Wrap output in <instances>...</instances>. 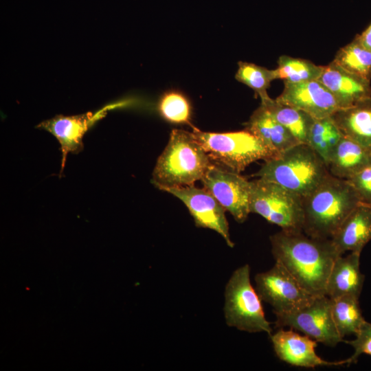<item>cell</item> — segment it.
I'll return each instance as SVG.
<instances>
[{
	"label": "cell",
	"mask_w": 371,
	"mask_h": 371,
	"mask_svg": "<svg viewBox=\"0 0 371 371\" xmlns=\"http://www.w3.org/2000/svg\"><path fill=\"white\" fill-rule=\"evenodd\" d=\"M272 254L315 297L326 295L333 265L341 255L330 239L282 229L270 236Z\"/></svg>",
	"instance_id": "6da1fadb"
},
{
	"label": "cell",
	"mask_w": 371,
	"mask_h": 371,
	"mask_svg": "<svg viewBox=\"0 0 371 371\" xmlns=\"http://www.w3.org/2000/svg\"><path fill=\"white\" fill-rule=\"evenodd\" d=\"M360 203L346 179L330 173L303 198V232L312 237L330 239L337 228Z\"/></svg>",
	"instance_id": "7a4b0ae2"
},
{
	"label": "cell",
	"mask_w": 371,
	"mask_h": 371,
	"mask_svg": "<svg viewBox=\"0 0 371 371\" xmlns=\"http://www.w3.org/2000/svg\"><path fill=\"white\" fill-rule=\"evenodd\" d=\"M214 164L192 132L173 129L158 157L152 182L161 190L192 186L201 181Z\"/></svg>",
	"instance_id": "3957f363"
},
{
	"label": "cell",
	"mask_w": 371,
	"mask_h": 371,
	"mask_svg": "<svg viewBox=\"0 0 371 371\" xmlns=\"http://www.w3.org/2000/svg\"><path fill=\"white\" fill-rule=\"evenodd\" d=\"M329 173L323 159L310 146L298 144L265 160L254 176L276 183L303 199Z\"/></svg>",
	"instance_id": "277c9868"
},
{
	"label": "cell",
	"mask_w": 371,
	"mask_h": 371,
	"mask_svg": "<svg viewBox=\"0 0 371 371\" xmlns=\"http://www.w3.org/2000/svg\"><path fill=\"white\" fill-rule=\"evenodd\" d=\"M195 139L212 162L240 173L258 160L271 159L276 155L254 134L244 131L212 133L192 127Z\"/></svg>",
	"instance_id": "5b68a950"
},
{
	"label": "cell",
	"mask_w": 371,
	"mask_h": 371,
	"mask_svg": "<svg viewBox=\"0 0 371 371\" xmlns=\"http://www.w3.org/2000/svg\"><path fill=\"white\" fill-rule=\"evenodd\" d=\"M256 289L250 281V268L245 264L236 269L225 289L224 315L231 327L248 333L265 332L272 329L267 320Z\"/></svg>",
	"instance_id": "8992f818"
},
{
	"label": "cell",
	"mask_w": 371,
	"mask_h": 371,
	"mask_svg": "<svg viewBox=\"0 0 371 371\" xmlns=\"http://www.w3.org/2000/svg\"><path fill=\"white\" fill-rule=\"evenodd\" d=\"M249 208L283 230L303 231V199L276 183L251 181Z\"/></svg>",
	"instance_id": "52a82bcc"
},
{
	"label": "cell",
	"mask_w": 371,
	"mask_h": 371,
	"mask_svg": "<svg viewBox=\"0 0 371 371\" xmlns=\"http://www.w3.org/2000/svg\"><path fill=\"white\" fill-rule=\"evenodd\" d=\"M332 301L326 295L315 297L295 311L276 314L278 328L289 327L327 346L335 347L344 341L339 335L331 313Z\"/></svg>",
	"instance_id": "ba28073f"
},
{
	"label": "cell",
	"mask_w": 371,
	"mask_h": 371,
	"mask_svg": "<svg viewBox=\"0 0 371 371\" xmlns=\"http://www.w3.org/2000/svg\"><path fill=\"white\" fill-rule=\"evenodd\" d=\"M255 283L260 298L271 306L275 315L299 309L315 297L277 261L270 269L256 274Z\"/></svg>",
	"instance_id": "9c48e42d"
},
{
	"label": "cell",
	"mask_w": 371,
	"mask_h": 371,
	"mask_svg": "<svg viewBox=\"0 0 371 371\" xmlns=\"http://www.w3.org/2000/svg\"><path fill=\"white\" fill-rule=\"evenodd\" d=\"M207 190L222 207L238 223H243L250 212L251 181L214 164L201 179Z\"/></svg>",
	"instance_id": "30bf717a"
},
{
	"label": "cell",
	"mask_w": 371,
	"mask_h": 371,
	"mask_svg": "<svg viewBox=\"0 0 371 371\" xmlns=\"http://www.w3.org/2000/svg\"><path fill=\"white\" fill-rule=\"evenodd\" d=\"M180 199L193 217L196 226L215 231L233 247L225 210L205 188L192 186L170 188L164 190Z\"/></svg>",
	"instance_id": "8fae6325"
},
{
	"label": "cell",
	"mask_w": 371,
	"mask_h": 371,
	"mask_svg": "<svg viewBox=\"0 0 371 371\" xmlns=\"http://www.w3.org/2000/svg\"><path fill=\"white\" fill-rule=\"evenodd\" d=\"M269 337L278 359L291 366L315 368L347 365V359L328 361L322 359L315 352L317 341L293 329L286 330L281 328Z\"/></svg>",
	"instance_id": "7c38bea8"
},
{
	"label": "cell",
	"mask_w": 371,
	"mask_h": 371,
	"mask_svg": "<svg viewBox=\"0 0 371 371\" xmlns=\"http://www.w3.org/2000/svg\"><path fill=\"white\" fill-rule=\"evenodd\" d=\"M113 106H105L95 113L89 112L74 116L56 115L42 122L36 126L51 133L60 144L62 161L60 176L64 170L67 154L78 153L83 149L82 139L85 133L96 121L106 115L108 109Z\"/></svg>",
	"instance_id": "4fadbf2b"
},
{
	"label": "cell",
	"mask_w": 371,
	"mask_h": 371,
	"mask_svg": "<svg viewBox=\"0 0 371 371\" xmlns=\"http://www.w3.org/2000/svg\"><path fill=\"white\" fill-rule=\"evenodd\" d=\"M277 100L299 109L315 119L330 116L340 109L330 91L318 80L284 82Z\"/></svg>",
	"instance_id": "5bb4252c"
},
{
	"label": "cell",
	"mask_w": 371,
	"mask_h": 371,
	"mask_svg": "<svg viewBox=\"0 0 371 371\" xmlns=\"http://www.w3.org/2000/svg\"><path fill=\"white\" fill-rule=\"evenodd\" d=\"M318 80L330 91L340 109L371 97L370 81L346 71L333 61L324 66Z\"/></svg>",
	"instance_id": "9a60e30c"
},
{
	"label": "cell",
	"mask_w": 371,
	"mask_h": 371,
	"mask_svg": "<svg viewBox=\"0 0 371 371\" xmlns=\"http://www.w3.org/2000/svg\"><path fill=\"white\" fill-rule=\"evenodd\" d=\"M330 240L341 256L346 251L361 253L371 240V205L360 203L341 223Z\"/></svg>",
	"instance_id": "2e32d148"
},
{
	"label": "cell",
	"mask_w": 371,
	"mask_h": 371,
	"mask_svg": "<svg viewBox=\"0 0 371 371\" xmlns=\"http://www.w3.org/2000/svg\"><path fill=\"white\" fill-rule=\"evenodd\" d=\"M360 254L350 252L335 260L326 284V296L331 299L342 296L359 297L364 282L360 270Z\"/></svg>",
	"instance_id": "e0dca14e"
},
{
	"label": "cell",
	"mask_w": 371,
	"mask_h": 371,
	"mask_svg": "<svg viewBox=\"0 0 371 371\" xmlns=\"http://www.w3.org/2000/svg\"><path fill=\"white\" fill-rule=\"evenodd\" d=\"M246 129L258 137L276 156L300 144L261 104L251 115Z\"/></svg>",
	"instance_id": "ac0fdd59"
},
{
	"label": "cell",
	"mask_w": 371,
	"mask_h": 371,
	"mask_svg": "<svg viewBox=\"0 0 371 371\" xmlns=\"http://www.w3.org/2000/svg\"><path fill=\"white\" fill-rule=\"evenodd\" d=\"M330 117L344 136L371 147V97L339 109Z\"/></svg>",
	"instance_id": "d6986e66"
},
{
	"label": "cell",
	"mask_w": 371,
	"mask_h": 371,
	"mask_svg": "<svg viewBox=\"0 0 371 371\" xmlns=\"http://www.w3.org/2000/svg\"><path fill=\"white\" fill-rule=\"evenodd\" d=\"M371 166V147L363 146L342 136L328 165L334 177L348 179Z\"/></svg>",
	"instance_id": "ffe728a7"
},
{
	"label": "cell",
	"mask_w": 371,
	"mask_h": 371,
	"mask_svg": "<svg viewBox=\"0 0 371 371\" xmlns=\"http://www.w3.org/2000/svg\"><path fill=\"white\" fill-rule=\"evenodd\" d=\"M271 115L300 143L306 144L314 119L307 113L269 96L261 100Z\"/></svg>",
	"instance_id": "44dd1931"
},
{
	"label": "cell",
	"mask_w": 371,
	"mask_h": 371,
	"mask_svg": "<svg viewBox=\"0 0 371 371\" xmlns=\"http://www.w3.org/2000/svg\"><path fill=\"white\" fill-rule=\"evenodd\" d=\"M343 135L330 116L314 119L307 143L323 159L326 166Z\"/></svg>",
	"instance_id": "7402d4cb"
},
{
	"label": "cell",
	"mask_w": 371,
	"mask_h": 371,
	"mask_svg": "<svg viewBox=\"0 0 371 371\" xmlns=\"http://www.w3.org/2000/svg\"><path fill=\"white\" fill-rule=\"evenodd\" d=\"M331 299V298H330ZM331 313L339 335H356L366 322L359 303V298L342 296L331 299Z\"/></svg>",
	"instance_id": "603a6c76"
},
{
	"label": "cell",
	"mask_w": 371,
	"mask_h": 371,
	"mask_svg": "<svg viewBox=\"0 0 371 371\" xmlns=\"http://www.w3.org/2000/svg\"><path fill=\"white\" fill-rule=\"evenodd\" d=\"M333 61L346 71L371 80V52L363 45L357 36L352 42L339 49Z\"/></svg>",
	"instance_id": "cb8c5ba5"
},
{
	"label": "cell",
	"mask_w": 371,
	"mask_h": 371,
	"mask_svg": "<svg viewBox=\"0 0 371 371\" xmlns=\"http://www.w3.org/2000/svg\"><path fill=\"white\" fill-rule=\"evenodd\" d=\"M324 67L308 60L284 55L279 58L278 67L274 70L276 79L298 83L318 80Z\"/></svg>",
	"instance_id": "d4e9b609"
},
{
	"label": "cell",
	"mask_w": 371,
	"mask_h": 371,
	"mask_svg": "<svg viewBox=\"0 0 371 371\" xmlns=\"http://www.w3.org/2000/svg\"><path fill=\"white\" fill-rule=\"evenodd\" d=\"M236 79L252 89L260 100L269 96L267 90L276 80L274 69H268L254 63L239 62Z\"/></svg>",
	"instance_id": "484cf974"
},
{
	"label": "cell",
	"mask_w": 371,
	"mask_h": 371,
	"mask_svg": "<svg viewBox=\"0 0 371 371\" xmlns=\"http://www.w3.org/2000/svg\"><path fill=\"white\" fill-rule=\"evenodd\" d=\"M158 111L166 121L191 125V106L188 100L176 91L165 93L158 103Z\"/></svg>",
	"instance_id": "4316f807"
},
{
	"label": "cell",
	"mask_w": 371,
	"mask_h": 371,
	"mask_svg": "<svg viewBox=\"0 0 371 371\" xmlns=\"http://www.w3.org/2000/svg\"><path fill=\"white\" fill-rule=\"evenodd\" d=\"M354 348L353 355L347 359V365L355 363L361 355L371 356V323L365 322L355 335V339L345 341Z\"/></svg>",
	"instance_id": "83f0119b"
},
{
	"label": "cell",
	"mask_w": 371,
	"mask_h": 371,
	"mask_svg": "<svg viewBox=\"0 0 371 371\" xmlns=\"http://www.w3.org/2000/svg\"><path fill=\"white\" fill-rule=\"evenodd\" d=\"M346 180L355 190L360 203L371 205V166Z\"/></svg>",
	"instance_id": "f1b7e54d"
},
{
	"label": "cell",
	"mask_w": 371,
	"mask_h": 371,
	"mask_svg": "<svg viewBox=\"0 0 371 371\" xmlns=\"http://www.w3.org/2000/svg\"><path fill=\"white\" fill-rule=\"evenodd\" d=\"M363 45L371 52V23L359 35H357Z\"/></svg>",
	"instance_id": "f546056e"
}]
</instances>
